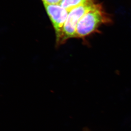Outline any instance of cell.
Instances as JSON below:
<instances>
[{"label": "cell", "instance_id": "cell-1", "mask_svg": "<svg viewBox=\"0 0 131 131\" xmlns=\"http://www.w3.org/2000/svg\"><path fill=\"white\" fill-rule=\"evenodd\" d=\"M111 19L100 4H97L93 9L80 19L76 30L75 37L83 38L93 33L104 24H110Z\"/></svg>", "mask_w": 131, "mask_h": 131}, {"label": "cell", "instance_id": "cell-2", "mask_svg": "<svg viewBox=\"0 0 131 131\" xmlns=\"http://www.w3.org/2000/svg\"><path fill=\"white\" fill-rule=\"evenodd\" d=\"M97 4L94 0H90L69 12L63 26L60 45L65 43L68 39L75 37L77 25L80 19L86 13L93 9Z\"/></svg>", "mask_w": 131, "mask_h": 131}, {"label": "cell", "instance_id": "cell-3", "mask_svg": "<svg viewBox=\"0 0 131 131\" xmlns=\"http://www.w3.org/2000/svg\"><path fill=\"white\" fill-rule=\"evenodd\" d=\"M43 4L55 31L56 44L59 46L63 26L69 13L60 4Z\"/></svg>", "mask_w": 131, "mask_h": 131}, {"label": "cell", "instance_id": "cell-4", "mask_svg": "<svg viewBox=\"0 0 131 131\" xmlns=\"http://www.w3.org/2000/svg\"><path fill=\"white\" fill-rule=\"evenodd\" d=\"M90 0H62L60 5L68 13L73 9L86 4Z\"/></svg>", "mask_w": 131, "mask_h": 131}, {"label": "cell", "instance_id": "cell-5", "mask_svg": "<svg viewBox=\"0 0 131 131\" xmlns=\"http://www.w3.org/2000/svg\"><path fill=\"white\" fill-rule=\"evenodd\" d=\"M43 4H60L62 0H42Z\"/></svg>", "mask_w": 131, "mask_h": 131}, {"label": "cell", "instance_id": "cell-6", "mask_svg": "<svg viewBox=\"0 0 131 131\" xmlns=\"http://www.w3.org/2000/svg\"><path fill=\"white\" fill-rule=\"evenodd\" d=\"M86 131H87V130H86Z\"/></svg>", "mask_w": 131, "mask_h": 131}]
</instances>
